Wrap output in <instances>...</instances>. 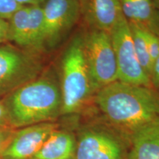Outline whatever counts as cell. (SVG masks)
<instances>
[{"instance_id": "1", "label": "cell", "mask_w": 159, "mask_h": 159, "mask_svg": "<svg viewBox=\"0 0 159 159\" xmlns=\"http://www.w3.org/2000/svg\"><path fill=\"white\" fill-rule=\"evenodd\" d=\"M93 107L100 118L129 136L159 123V93L152 86L117 80L97 91Z\"/></svg>"}, {"instance_id": "2", "label": "cell", "mask_w": 159, "mask_h": 159, "mask_svg": "<svg viewBox=\"0 0 159 159\" xmlns=\"http://www.w3.org/2000/svg\"><path fill=\"white\" fill-rule=\"evenodd\" d=\"M11 128L19 129L61 116L62 95L53 75L42 74L2 98Z\"/></svg>"}, {"instance_id": "3", "label": "cell", "mask_w": 159, "mask_h": 159, "mask_svg": "<svg viewBox=\"0 0 159 159\" xmlns=\"http://www.w3.org/2000/svg\"><path fill=\"white\" fill-rule=\"evenodd\" d=\"M60 85L62 95L60 119L75 118L93 106L97 92L91 82L81 38H75L65 50L61 61Z\"/></svg>"}, {"instance_id": "4", "label": "cell", "mask_w": 159, "mask_h": 159, "mask_svg": "<svg viewBox=\"0 0 159 159\" xmlns=\"http://www.w3.org/2000/svg\"><path fill=\"white\" fill-rule=\"evenodd\" d=\"M71 128L76 136L75 159H129L130 136L99 116Z\"/></svg>"}, {"instance_id": "5", "label": "cell", "mask_w": 159, "mask_h": 159, "mask_svg": "<svg viewBox=\"0 0 159 159\" xmlns=\"http://www.w3.org/2000/svg\"><path fill=\"white\" fill-rule=\"evenodd\" d=\"M38 54L16 46L0 45V98L41 75Z\"/></svg>"}, {"instance_id": "6", "label": "cell", "mask_w": 159, "mask_h": 159, "mask_svg": "<svg viewBox=\"0 0 159 159\" xmlns=\"http://www.w3.org/2000/svg\"><path fill=\"white\" fill-rule=\"evenodd\" d=\"M85 61L93 86L97 91L118 80L116 57L111 35L93 29L83 39Z\"/></svg>"}, {"instance_id": "7", "label": "cell", "mask_w": 159, "mask_h": 159, "mask_svg": "<svg viewBox=\"0 0 159 159\" xmlns=\"http://www.w3.org/2000/svg\"><path fill=\"white\" fill-rule=\"evenodd\" d=\"M109 34L116 57L118 81L152 86L150 77L143 69L137 57L130 25L125 16L121 18Z\"/></svg>"}, {"instance_id": "8", "label": "cell", "mask_w": 159, "mask_h": 159, "mask_svg": "<svg viewBox=\"0 0 159 159\" xmlns=\"http://www.w3.org/2000/svg\"><path fill=\"white\" fill-rule=\"evenodd\" d=\"M42 51L61 42L72 28L81 14L79 0H44Z\"/></svg>"}, {"instance_id": "9", "label": "cell", "mask_w": 159, "mask_h": 159, "mask_svg": "<svg viewBox=\"0 0 159 159\" xmlns=\"http://www.w3.org/2000/svg\"><path fill=\"white\" fill-rule=\"evenodd\" d=\"M59 125L58 122H45L16 129L0 159H30Z\"/></svg>"}, {"instance_id": "10", "label": "cell", "mask_w": 159, "mask_h": 159, "mask_svg": "<svg viewBox=\"0 0 159 159\" xmlns=\"http://www.w3.org/2000/svg\"><path fill=\"white\" fill-rule=\"evenodd\" d=\"M81 14L93 29L110 33L124 16L120 0H79Z\"/></svg>"}, {"instance_id": "11", "label": "cell", "mask_w": 159, "mask_h": 159, "mask_svg": "<svg viewBox=\"0 0 159 159\" xmlns=\"http://www.w3.org/2000/svg\"><path fill=\"white\" fill-rule=\"evenodd\" d=\"M75 130L60 125L30 159H75Z\"/></svg>"}, {"instance_id": "12", "label": "cell", "mask_w": 159, "mask_h": 159, "mask_svg": "<svg viewBox=\"0 0 159 159\" xmlns=\"http://www.w3.org/2000/svg\"><path fill=\"white\" fill-rule=\"evenodd\" d=\"M130 140L129 159H159V123L136 131Z\"/></svg>"}, {"instance_id": "13", "label": "cell", "mask_w": 159, "mask_h": 159, "mask_svg": "<svg viewBox=\"0 0 159 159\" xmlns=\"http://www.w3.org/2000/svg\"><path fill=\"white\" fill-rule=\"evenodd\" d=\"M122 14L129 22L148 27L157 10L152 0H120Z\"/></svg>"}, {"instance_id": "14", "label": "cell", "mask_w": 159, "mask_h": 159, "mask_svg": "<svg viewBox=\"0 0 159 159\" xmlns=\"http://www.w3.org/2000/svg\"><path fill=\"white\" fill-rule=\"evenodd\" d=\"M29 19L26 50L38 53L42 52L43 14L41 5H28Z\"/></svg>"}, {"instance_id": "15", "label": "cell", "mask_w": 159, "mask_h": 159, "mask_svg": "<svg viewBox=\"0 0 159 159\" xmlns=\"http://www.w3.org/2000/svg\"><path fill=\"white\" fill-rule=\"evenodd\" d=\"M28 19V5H22L7 20L9 24V41L25 50L27 45Z\"/></svg>"}, {"instance_id": "16", "label": "cell", "mask_w": 159, "mask_h": 159, "mask_svg": "<svg viewBox=\"0 0 159 159\" xmlns=\"http://www.w3.org/2000/svg\"><path fill=\"white\" fill-rule=\"evenodd\" d=\"M129 25L137 57L143 69L150 77L152 63L147 47L144 34V26L134 22H129Z\"/></svg>"}, {"instance_id": "17", "label": "cell", "mask_w": 159, "mask_h": 159, "mask_svg": "<svg viewBox=\"0 0 159 159\" xmlns=\"http://www.w3.org/2000/svg\"><path fill=\"white\" fill-rule=\"evenodd\" d=\"M144 34L145 40H146L148 52L150 54L152 64H153L154 61L159 56V37L147 28L146 27H144Z\"/></svg>"}, {"instance_id": "18", "label": "cell", "mask_w": 159, "mask_h": 159, "mask_svg": "<svg viewBox=\"0 0 159 159\" xmlns=\"http://www.w3.org/2000/svg\"><path fill=\"white\" fill-rule=\"evenodd\" d=\"M21 6L15 0H0V18L8 20L12 14Z\"/></svg>"}, {"instance_id": "19", "label": "cell", "mask_w": 159, "mask_h": 159, "mask_svg": "<svg viewBox=\"0 0 159 159\" xmlns=\"http://www.w3.org/2000/svg\"><path fill=\"white\" fill-rule=\"evenodd\" d=\"M16 129L0 127V153L11 140Z\"/></svg>"}, {"instance_id": "20", "label": "cell", "mask_w": 159, "mask_h": 159, "mask_svg": "<svg viewBox=\"0 0 159 159\" xmlns=\"http://www.w3.org/2000/svg\"><path fill=\"white\" fill-rule=\"evenodd\" d=\"M9 41V24L7 20L0 18V45Z\"/></svg>"}, {"instance_id": "21", "label": "cell", "mask_w": 159, "mask_h": 159, "mask_svg": "<svg viewBox=\"0 0 159 159\" xmlns=\"http://www.w3.org/2000/svg\"><path fill=\"white\" fill-rule=\"evenodd\" d=\"M150 80L152 86L156 89H158L159 87V56L152 64L150 74Z\"/></svg>"}, {"instance_id": "22", "label": "cell", "mask_w": 159, "mask_h": 159, "mask_svg": "<svg viewBox=\"0 0 159 159\" xmlns=\"http://www.w3.org/2000/svg\"><path fill=\"white\" fill-rule=\"evenodd\" d=\"M0 127L12 128L11 125H10L7 111L5 110L2 99H0Z\"/></svg>"}, {"instance_id": "23", "label": "cell", "mask_w": 159, "mask_h": 159, "mask_svg": "<svg viewBox=\"0 0 159 159\" xmlns=\"http://www.w3.org/2000/svg\"><path fill=\"white\" fill-rule=\"evenodd\" d=\"M148 29L159 37V10H157L156 16L152 22L149 25Z\"/></svg>"}, {"instance_id": "24", "label": "cell", "mask_w": 159, "mask_h": 159, "mask_svg": "<svg viewBox=\"0 0 159 159\" xmlns=\"http://www.w3.org/2000/svg\"><path fill=\"white\" fill-rule=\"evenodd\" d=\"M21 5H41L44 0H15Z\"/></svg>"}, {"instance_id": "25", "label": "cell", "mask_w": 159, "mask_h": 159, "mask_svg": "<svg viewBox=\"0 0 159 159\" xmlns=\"http://www.w3.org/2000/svg\"><path fill=\"white\" fill-rule=\"evenodd\" d=\"M156 10H159V0H152Z\"/></svg>"}, {"instance_id": "26", "label": "cell", "mask_w": 159, "mask_h": 159, "mask_svg": "<svg viewBox=\"0 0 159 159\" xmlns=\"http://www.w3.org/2000/svg\"><path fill=\"white\" fill-rule=\"evenodd\" d=\"M156 90H157V91H158V92L159 93V87H158V89H156Z\"/></svg>"}]
</instances>
